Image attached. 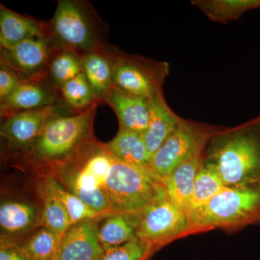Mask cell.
<instances>
[{
  "mask_svg": "<svg viewBox=\"0 0 260 260\" xmlns=\"http://www.w3.org/2000/svg\"><path fill=\"white\" fill-rule=\"evenodd\" d=\"M104 102L115 112L120 129L143 135L149 121V102L113 86Z\"/></svg>",
  "mask_w": 260,
  "mask_h": 260,
  "instance_id": "14",
  "label": "cell"
},
{
  "mask_svg": "<svg viewBox=\"0 0 260 260\" xmlns=\"http://www.w3.org/2000/svg\"><path fill=\"white\" fill-rule=\"evenodd\" d=\"M155 251L151 244L137 237L122 245L107 249L99 260H149Z\"/></svg>",
  "mask_w": 260,
  "mask_h": 260,
  "instance_id": "29",
  "label": "cell"
},
{
  "mask_svg": "<svg viewBox=\"0 0 260 260\" xmlns=\"http://www.w3.org/2000/svg\"><path fill=\"white\" fill-rule=\"evenodd\" d=\"M190 3L210 21L221 24L239 20L249 10L260 9V0H192Z\"/></svg>",
  "mask_w": 260,
  "mask_h": 260,
  "instance_id": "21",
  "label": "cell"
},
{
  "mask_svg": "<svg viewBox=\"0 0 260 260\" xmlns=\"http://www.w3.org/2000/svg\"><path fill=\"white\" fill-rule=\"evenodd\" d=\"M23 79L20 75L4 61H0V102L17 88Z\"/></svg>",
  "mask_w": 260,
  "mask_h": 260,
  "instance_id": "30",
  "label": "cell"
},
{
  "mask_svg": "<svg viewBox=\"0 0 260 260\" xmlns=\"http://www.w3.org/2000/svg\"><path fill=\"white\" fill-rule=\"evenodd\" d=\"M114 160L105 144L94 139L74 158L59 168L55 177L91 209L105 213L109 203L104 186Z\"/></svg>",
  "mask_w": 260,
  "mask_h": 260,
  "instance_id": "3",
  "label": "cell"
},
{
  "mask_svg": "<svg viewBox=\"0 0 260 260\" xmlns=\"http://www.w3.org/2000/svg\"><path fill=\"white\" fill-rule=\"evenodd\" d=\"M203 164L215 171L227 187L260 184V114L220 128L205 149Z\"/></svg>",
  "mask_w": 260,
  "mask_h": 260,
  "instance_id": "1",
  "label": "cell"
},
{
  "mask_svg": "<svg viewBox=\"0 0 260 260\" xmlns=\"http://www.w3.org/2000/svg\"><path fill=\"white\" fill-rule=\"evenodd\" d=\"M203 156L204 152L186 159L160 181L168 198L187 211Z\"/></svg>",
  "mask_w": 260,
  "mask_h": 260,
  "instance_id": "16",
  "label": "cell"
},
{
  "mask_svg": "<svg viewBox=\"0 0 260 260\" xmlns=\"http://www.w3.org/2000/svg\"><path fill=\"white\" fill-rule=\"evenodd\" d=\"M39 194L42 202L41 219L43 225L61 237L73 225L69 214L59 200L42 182L39 184Z\"/></svg>",
  "mask_w": 260,
  "mask_h": 260,
  "instance_id": "28",
  "label": "cell"
},
{
  "mask_svg": "<svg viewBox=\"0 0 260 260\" xmlns=\"http://www.w3.org/2000/svg\"><path fill=\"white\" fill-rule=\"evenodd\" d=\"M60 239L57 233L43 226L18 245L28 260H52Z\"/></svg>",
  "mask_w": 260,
  "mask_h": 260,
  "instance_id": "25",
  "label": "cell"
},
{
  "mask_svg": "<svg viewBox=\"0 0 260 260\" xmlns=\"http://www.w3.org/2000/svg\"><path fill=\"white\" fill-rule=\"evenodd\" d=\"M59 92L62 102L75 112H83L102 102L94 93L83 73L64 84Z\"/></svg>",
  "mask_w": 260,
  "mask_h": 260,
  "instance_id": "27",
  "label": "cell"
},
{
  "mask_svg": "<svg viewBox=\"0 0 260 260\" xmlns=\"http://www.w3.org/2000/svg\"><path fill=\"white\" fill-rule=\"evenodd\" d=\"M83 73L98 99L104 102L114 86L112 57L107 44L81 56Z\"/></svg>",
  "mask_w": 260,
  "mask_h": 260,
  "instance_id": "18",
  "label": "cell"
},
{
  "mask_svg": "<svg viewBox=\"0 0 260 260\" xmlns=\"http://www.w3.org/2000/svg\"><path fill=\"white\" fill-rule=\"evenodd\" d=\"M82 73L81 56L68 49H56L48 68V75L56 87L60 88Z\"/></svg>",
  "mask_w": 260,
  "mask_h": 260,
  "instance_id": "24",
  "label": "cell"
},
{
  "mask_svg": "<svg viewBox=\"0 0 260 260\" xmlns=\"http://www.w3.org/2000/svg\"><path fill=\"white\" fill-rule=\"evenodd\" d=\"M105 146L118 160L151 172L150 164L152 156L143 135L119 128L115 138Z\"/></svg>",
  "mask_w": 260,
  "mask_h": 260,
  "instance_id": "20",
  "label": "cell"
},
{
  "mask_svg": "<svg viewBox=\"0 0 260 260\" xmlns=\"http://www.w3.org/2000/svg\"><path fill=\"white\" fill-rule=\"evenodd\" d=\"M189 213L194 232L260 225V184L225 186L208 204Z\"/></svg>",
  "mask_w": 260,
  "mask_h": 260,
  "instance_id": "5",
  "label": "cell"
},
{
  "mask_svg": "<svg viewBox=\"0 0 260 260\" xmlns=\"http://www.w3.org/2000/svg\"><path fill=\"white\" fill-rule=\"evenodd\" d=\"M109 50L114 86L148 101L164 93L162 85L170 73L169 63L126 54L109 46Z\"/></svg>",
  "mask_w": 260,
  "mask_h": 260,
  "instance_id": "7",
  "label": "cell"
},
{
  "mask_svg": "<svg viewBox=\"0 0 260 260\" xmlns=\"http://www.w3.org/2000/svg\"><path fill=\"white\" fill-rule=\"evenodd\" d=\"M99 240L105 250L137 238L138 213H107L97 219Z\"/></svg>",
  "mask_w": 260,
  "mask_h": 260,
  "instance_id": "19",
  "label": "cell"
},
{
  "mask_svg": "<svg viewBox=\"0 0 260 260\" xmlns=\"http://www.w3.org/2000/svg\"><path fill=\"white\" fill-rule=\"evenodd\" d=\"M220 126L183 119L150 160V169L159 181L186 159L203 153ZM161 184V183H160Z\"/></svg>",
  "mask_w": 260,
  "mask_h": 260,
  "instance_id": "8",
  "label": "cell"
},
{
  "mask_svg": "<svg viewBox=\"0 0 260 260\" xmlns=\"http://www.w3.org/2000/svg\"><path fill=\"white\" fill-rule=\"evenodd\" d=\"M225 187L220 176L202 164L197 174L188 213L204 207Z\"/></svg>",
  "mask_w": 260,
  "mask_h": 260,
  "instance_id": "26",
  "label": "cell"
},
{
  "mask_svg": "<svg viewBox=\"0 0 260 260\" xmlns=\"http://www.w3.org/2000/svg\"><path fill=\"white\" fill-rule=\"evenodd\" d=\"M49 36L48 25L18 14L0 5V45L8 49L36 37Z\"/></svg>",
  "mask_w": 260,
  "mask_h": 260,
  "instance_id": "17",
  "label": "cell"
},
{
  "mask_svg": "<svg viewBox=\"0 0 260 260\" xmlns=\"http://www.w3.org/2000/svg\"><path fill=\"white\" fill-rule=\"evenodd\" d=\"M42 183L64 206L69 214L72 223L99 218L103 215L91 209L76 195L67 189L54 176H45Z\"/></svg>",
  "mask_w": 260,
  "mask_h": 260,
  "instance_id": "23",
  "label": "cell"
},
{
  "mask_svg": "<svg viewBox=\"0 0 260 260\" xmlns=\"http://www.w3.org/2000/svg\"><path fill=\"white\" fill-rule=\"evenodd\" d=\"M63 102L59 89L49 75L25 79L9 96L1 102V116L5 119L18 113L36 110Z\"/></svg>",
  "mask_w": 260,
  "mask_h": 260,
  "instance_id": "12",
  "label": "cell"
},
{
  "mask_svg": "<svg viewBox=\"0 0 260 260\" xmlns=\"http://www.w3.org/2000/svg\"><path fill=\"white\" fill-rule=\"evenodd\" d=\"M0 260H28L20 250L18 244L8 238L2 237Z\"/></svg>",
  "mask_w": 260,
  "mask_h": 260,
  "instance_id": "31",
  "label": "cell"
},
{
  "mask_svg": "<svg viewBox=\"0 0 260 260\" xmlns=\"http://www.w3.org/2000/svg\"><path fill=\"white\" fill-rule=\"evenodd\" d=\"M56 48L49 36L26 39L8 49H1V60L23 79L47 76L48 68Z\"/></svg>",
  "mask_w": 260,
  "mask_h": 260,
  "instance_id": "11",
  "label": "cell"
},
{
  "mask_svg": "<svg viewBox=\"0 0 260 260\" xmlns=\"http://www.w3.org/2000/svg\"><path fill=\"white\" fill-rule=\"evenodd\" d=\"M97 219L70 225L61 237L52 260H99L105 254L99 240Z\"/></svg>",
  "mask_w": 260,
  "mask_h": 260,
  "instance_id": "13",
  "label": "cell"
},
{
  "mask_svg": "<svg viewBox=\"0 0 260 260\" xmlns=\"http://www.w3.org/2000/svg\"><path fill=\"white\" fill-rule=\"evenodd\" d=\"M48 29L56 49H68L80 56L107 44V25L87 2H58Z\"/></svg>",
  "mask_w": 260,
  "mask_h": 260,
  "instance_id": "4",
  "label": "cell"
},
{
  "mask_svg": "<svg viewBox=\"0 0 260 260\" xmlns=\"http://www.w3.org/2000/svg\"><path fill=\"white\" fill-rule=\"evenodd\" d=\"M99 104L83 112L53 118L37 139L20 151V155L44 177L50 175L95 139L93 121Z\"/></svg>",
  "mask_w": 260,
  "mask_h": 260,
  "instance_id": "2",
  "label": "cell"
},
{
  "mask_svg": "<svg viewBox=\"0 0 260 260\" xmlns=\"http://www.w3.org/2000/svg\"><path fill=\"white\" fill-rule=\"evenodd\" d=\"M75 113L78 112H73L64 102L18 113L5 119L0 135L11 148L22 151L37 139L53 118Z\"/></svg>",
  "mask_w": 260,
  "mask_h": 260,
  "instance_id": "10",
  "label": "cell"
},
{
  "mask_svg": "<svg viewBox=\"0 0 260 260\" xmlns=\"http://www.w3.org/2000/svg\"><path fill=\"white\" fill-rule=\"evenodd\" d=\"M191 233L194 230L187 210L175 204L166 194L138 213L137 237L151 244L156 251Z\"/></svg>",
  "mask_w": 260,
  "mask_h": 260,
  "instance_id": "9",
  "label": "cell"
},
{
  "mask_svg": "<svg viewBox=\"0 0 260 260\" xmlns=\"http://www.w3.org/2000/svg\"><path fill=\"white\" fill-rule=\"evenodd\" d=\"M104 191L111 213H140L166 194L162 184L151 172L121 161L115 157Z\"/></svg>",
  "mask_w": 260,
  "mask_h": 260,
  "instance_id": "6",
  "label": "cell"
},
{
  "mask_svg": "<svg viewBox=\"0 0 260 260\" xmlns=\"http://www.w3.org/2000/svg\"><path fill=\"white\" fill-rule=\"evenodd\" d=\"M149 121L143 139L151 156L183 120L168 105L164 93L150 99Z\"/></svg>",
  "mask_w": 260,
  "mask_h": 260,
  "instance_id": "15",
  "label": "cell"
},
{
  "mask_svg": "<svg viewBox=\"0 0 260 260\" xmlns=\"http://www.w3.org/2000/svg\"><path fill=\"white\" fill-rule=\"evenodd\" d=\"M37 210L23 202L7 201L0 207L2 232L8 235H18L30 230L37 222Z\"/></svg>",
  "mask_w": 260,
  "mask_h": 260,
  "instance_id": "22",
  "label": "cell"
}]
</instances>
